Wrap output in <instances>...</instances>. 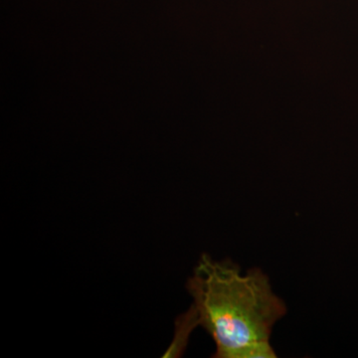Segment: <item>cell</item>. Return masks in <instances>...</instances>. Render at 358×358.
I'll return each instance as SVG.
<instances>
[{
    "label": "cell",
    "mask_w": 358,
    "mask_h": 358,
    "mask_svg": "<svg viewBox=\"0 0 358 358\" xmlns=\"http://www.w3.org/2000/svg\"><path fill=\"white\" fill-rule=\"evenodd\" d=\"M204 327L216 345L214 358H275L273 327L285 317V301L259 268L246 274L230 260L202 254L186 285Z\"/></svg>",
    "instance_id": "6da1fadb"
},
{
    "label": "cell",
    "mask_w": 358,
    "mask_h": 358,
    "mask_svg": "<svg viewBox=\"0 0 358 358\" xmlns=\"http://www.w3.org/2000/svg\"><path fill=\"white\" fill-rule=\"evenodd\" d=\"M197 326H199V313L192 305L187 312L179 315L176 320L173 343L169 345L164 357H180L188 345L190 334Z\"/></svg>",
    "instance_id": "7a4b0ae2"
}]
</instances>
